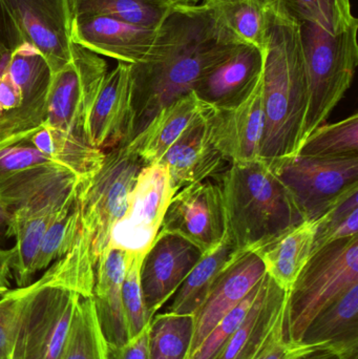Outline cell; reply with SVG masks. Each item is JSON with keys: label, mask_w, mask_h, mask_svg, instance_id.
<instances>
[{"label": "cell", "mask_w": 358, "mask_h": 359, "mask_svg": "<svg viewBox=\"0 0 358 359\" xmlns=\"http://www.w3.org/2000/svg\"><path fill=\"white\" fill-rule=\"evenodd\" d=\"M94 264L76 243L39 280L27 286L10 359H58L78 306L92 295Z\"/></svg>", "instance_id": "cell-3"}, {"label": "cell", "mask_w": 358, "mask_h": 359, "mask_svg": "<svg viewBox=\"0 0 358 359\" xmlns=\"http://www.w3.org/2000/svg\"><path fill=\"white\" fill-rule=\"evenodd\" d=\"M10 217L11 215L8 209L0 203V230H6Z\"/></svg>", "instance_id": "cell-47"}, {"label": "cell", "mask_w": 358, "mask_h": 359, "mask_svg": "<svg viewBox=\"0 0 358 359\" xmlns=\"http://www.w3.org/2000/svg\"><path fill=\"white\" fill-rule=\"evenodd\" d=\"M203 252L176 234L159 231L141 265L145 306L153 318L180 288Z\"/></svg>", "instance_id": "cell-13"}, {"label": "cell", "mask_w": 358, "mask_h": 359, "mask_svg": "<svg viewBox=\"0 0 358 359\" xmlns=\"http://www.w3.org/2000/svg\"><path fill=\"white\" fill-rule=\"evenodd\" d=\"M344 359H358V349L352 350V351L342 353Z\"/></svg>", "instance_id": "cell-49"}, {"label": "cell", "mask_w": 358, "mask_h": 359, "mask_svg": "<svg viewBox=\"0 0 358 359\" xmlns=\"http://www.w3.org/2000/svg\"><path fill=\"white\" fill-rule=\"evenodd\" d=\"M243 252L226 236L216 248L204 253L177 291L174 302L167 309L168 313L195 316L219 276Z\"/></svg>", "instance_id": "cell-29"}, {"label": "cell", "mask_w": 358, "mask_h": 359, "mask_svg": "<svg viewBox=\"0 0 358 359\" xmlns=\"http://www.w3.org/2000/svg\"><path fill=\"white\" fill-rule=\"evenodd\" d=\"M240 42L205 2L174 6L158 27L146 57L130 65V123L120 144L134 140L161 109L193 92Z\"/></svg>", "instance_id": "cell-1"}, {"label": "cell", "mask_w": 358, "mask_h": 359, "mask_svg": "<svg viewBox=\"0 0 358 359\" xmlns=\"http://www.w3.org/2000/svg\"><path fill=\"white\" fill-rule=\"evenodd\" d=\"M275 4L264 48V134L259 158L271 170L300 154L309 103L300 21Z\"/></svg>", "instance_id": "cell-2"}, {"label": "cell", "mask_w": 358, "mask_h": 359, "mask_svg": "<svg viewBox=\"0 0 358 359\" xmlns=\"http://www.w3.org/2000/svg\"><path fill=\"white\" fill-rule=\"evenodd\" d=\"M13 248H0V297L11 290L10 278L12 276Z\"/></svg>", "instance_id": "cell-45"}, {"label": "cell", "mask_w": 358, "mask_h": 359, "mask_svg": "<svg viewBox=\"0 0 358 359\" xmlns=\"http://www.w3.org/2000/svg\"><path fill=\"white\" fill-rule=\"evenodd\" d=\"M298 155L315 158L358 156L357 114L315 128L303 143Z\"/></svg>", "instance_id": "cell-35"}, {"label": "cell", "mask_w": 358, "mask_h": 359, "mask_svg": "<svg viewBox=\"0 0 358 359\" xmlns=\"http://www.w3.org/2000/svg\"><path fill=\"white\" fill-rule=\"evenodd\" d=\"M144 255H128L125 278L122 286V303L128 327V341L138 337L151 323L141 286V265Z\"/></svg>", "instance_id": "cell-38"}, {"label": "cell", "mask_w": 358, "mask_h": 359, "mask_svg": "<svg viewBox=\"0 0 358 359\" xmlns=\"http://www.w3.org/2000/svg\"><path fill=\"white\" fill-rule=\"evenodd\" d=\"M6 69L20 90L27 130L38 128L46 121L53 76L50 65L35 48L22 42L8 55Z\"/></svg>", "instance_id": "cell-25"}, {"label": "cell", "mask_w": 358, "mask_h": 359, "mask_svg": "<svg viewBox=\"0 0 358 359\" xmlns=\"http://www.w3.org/2000/svg\"><path fill=\"white\" fill-rule=\"evenodd\" d=\"M193 331V316L156 314L149 325V359H186Z\"/></svg>", "instance_id": "cell-33"}, {"label": "cell", "mask_w": 358, "mask_h": 359, "mask_svg": "<svg viewBox=\"0 0 358 359\" xmlns=\"http://www.w3.org/2000/svg\"><path fill=\"white\" fill-rule=\"evenodd\" d=\"M174 194L165 166H145L130 194L125 213L111 230L109 247L128 255H146L161 229Z\"/></svg>", "instance_id": "cell-10"}, {"label": "cell", "mask_w": 358, "mask_h": 359, "mask_svg": "<svg viewBox=\"0 0 358 359\" xmlns=\"http://www.w3.org/2000/svg\"><path fill=\"white\" fill-rule=\"evenodd\" d=\"M287 303V292L265 274L243 323L214 359H252L264 345L277 316Z\"/></svg>", "instance_id": "cell-21"}, {"label": "cell", "mask_w": 358, "mask_h": 359, "mask_svg": "<svg viewBox=\"0 0 358 359\" xmlns=\"http://www.w3.org/2000/svg\"><path fill=\"white\" fill-rule=\"evenodd\" d=\"M317 221H304L256 248L266 273L288 292L312 255Z\"/></svg>", "instance_id": "cell-26"}, {"label": "cell", "mask_w": 358, "mask_h": 359, "mask_svg": "<svg viewBox=\"0 0 358 359\" xmlns=\"http://www.w3.org/2000/svg\"><path fill=\"white\" fill-rule=\"evenodd\" d=\"M265 52L240 42L233 52L195 84L193 92L212 109H229L247 100L264 74Z\"/></svg>", "instance_id": "cell-14"}, {"label": "cell", "mask_w": 358, "mask_h": 359, "mask_svg": "<svg viewBox=\"0 0 358 359\" xmlns=\"http://www.w3.org/2000/svg\"><path fill=\"white\" fill-rule=\"evenodd\" d=\"M81 183L83 181L60 165L29 168L0 177V203L11 215L32 203L65 198Z\"/></svg>", "instance_id": "cell-24"}, {"label": "cell", "mask_w": 358, "mask_h": 359, "mask_svg": "<svg viewBox=\"0 0 358 359\" xmlns=\"http://www.w3.org/2000/svg\"><path fill=\"white\" fill-rule=\"evenodd\" d=\"M266 274L264 264L254 251H244L219 276L203 305L195 314V331L189 359L219 322L239 305Z\"/></svg>", "instance_id": "cell-16"}, {"label": "cell", "mask_w": 358, "mask_h": 359, "mask_svg": "<svg viewBox=\"0 0 358 359\" xmlns=\"http://www.w3.org/2000/svg\"><path fill=\"white\" fill-rule=\"evenodd\" d=\"M160 231L185 238L203 255L216 248L227 236L218 184L205 180L178 190L166 209Z\"/></svg>", "instance_id": "cell-12"}, {"label": "cell", "mask_w": 358, "mask_h": 359, "mask_svg": "<svg viewBox=\"0 0 358 359\" xmlns=\"http://www.w3.org/2000/svg\"><path fill=\"white\" fill-rule=\"evenodd\" d=\"M147 166L128 144H119L105 154L95 176L80 185L79 238L96 267L106 250L111 230L123 217L141 170Z\"/></svg>", "instance_id": "cell-6"}, {"label": "cell", "mask_w": 358, "mask_h": 359, "mask_svg": "<svg viewBox=\"0 0 358 359\" xmlns=\"http://www.w3.org/2000/svg\"><path fill=\"white\" fill-rule=\"evenodd\" d=\"M357 236L358 187H354L317 219L312 255L336 241Z\"/></svg>", "instance_id": "cell-37"}, {"label": "cell", "mask_w": 358, "mask_h": 359, "mask_svg": "<svg viewBox=\"0 0 358 359\" xmlns=\"http://www.w3.org/2000/svg\"><path fill=\"white\" fill-rule=\"evenodd\" d=\"M296 359H344V356L336 350L324 347L308 352Z\"/></svg>", "instance_id": "cell-46"}, {"label": "cell", "mask_w": 358, "mask_h": 359, "mask_svg": "<svg viewBox=\"0 0 358 359\" xmlns=\"http://www.w3.org/2000/svg\"><path fill=\"white\" fill-rule=\"evenodd\" d=\"M302 343L330 348L340 353L358 349V284L315 316Z\"/></svg>", "instance_id": "cell-27"}, {"label": "cell", "mask_w": 358, "mask_h": 359, "mask_svg": "<svg viewBox=\"0 0 358 359\" xmlns=\"http://www.w3.org/2000/svg\"><path fill=\"white\" fill-rule=\"evenodd\" d=\"M286 307L287 303L280 312L275 327L265 341L264 345L252 359H296L313 350L324 348L305 343H294L288 339L286 331Z\"/></svg>", "instance_id": "cell-41"}, {"label": "cell", "mask_w": 358, "mask_h": 359, "mask_svg": "<svg viewBox=\"0 0 358 359\" xmlns=\"http://www.w3.org/2000/svg\"><path fill=\"white\" fill-rule=\"evenodd\" d=\"M174 6H197L202 4L204 0H167Z\"/></svg>", "instance_id": "cell-48"}, {"label": "cell", "mask_w": 358, "mask_h": 359, "mask_svg": "<svg viewBox=\"0 0 358 359\" xmlns=\"http://www.w3.org/2000/svg\"><path fill=\"white\" fill-rule=\"evenodd\" d=\"M71 17L105 16L157 29L174 4L167 0H69Z\"/></svg>", "instance_id": "cell-31"}, {"label": "cell", "mask_w": 358, "mask_h": 359, "mask_svg": "<svg viewBox=\"0 0 358 359\" xmlns=\"http://www.w3.org/2000/svg\"><path fill=\"white\" fill-rule=\"evenodd\" d=\"M156 33L157 29L105 16L76 17L71 21L74 43L128 65L140 62L146 57Z\"/></svg>", "instance_id": "cell-17"}, {"label": "cell", "mask_w": 358, "mask_h": 359, "mask_svg": "<svg viewBox=\"0 0 358 359\" xmlns=\"http://www.w3.org/2000/svg\"><path fill=\"white\" fill-rule=\"evenodd\" d=\"M128 261V252L107 247L95 270L92 301L101 330L107 344L111 346H122L128 341L122 303V286Z\"/></svg>", "instance_id": "cell-20"}, {"label": "cell", "mask_w": 358, "mask_h": 359, "mask_svg": "<svg viewBox=\"0 0 358 359\" xmlns=\"http://www.w3.org/2000/svg\"><path fill=\"white\" fill-rule=\"evenodd\" d=\"M58 359H109L107 341L101 330L92 295L84 297L80 302Z\"/></svg>", "instance_id": "cell-34"}, {"label": "cell", "mask_w": 358, "mask_h": 359, "mask_svg": "<svg viewBox=\"0 0 358 359\" xmlns=\"http://www.w3.org/2000/svg\"><path fill=\"white\" fill-rule=\"evenodd\" d=\"M259 285L260 282L254 286V288L248 293L247 297L239 305L235 306L216 324L207 337L204 339L201 346L198 348L195 354L189 359H214L222 349L223 346L230 339L231 335L239 328L240 325L243 323L246 314L249 311L258 294Z\"/></svg>", "instance_id": "cell-40"}, {"label": "cell", "mask_w": 358, "mask_h": 359, "mask_svg": "<svg viewBox=\"0 0 358 359\" xmlns=\"http://www.w3.org/2000/svg\"><path fill=\"white\" fill-rule=\"evenodd\" d=\"M130 116V65L119 62L107 72L92 103L86 120V140L103 151L118 147L125 139Z\"/></svg>", "instance_id": "cell-18"}, {"label": "cell", "mask_w": 358, "mask_h": 359, "mask_svg": "<svg viewBox=\"0 0 358 359\" xmlns=\"http://www.w3.org/2000/svg\"><path fill=\"white\" fill-rule=\"evenodd\" d=\"M214 178L227 236L240 250L254 251L305 221L285 186L260 160L229 165Z\"/></svg>", "instance_id": "cell-4"}, {"label": "cell", "mask_w": 358, "mask_h": 359, "mask_svg": "<svg viewBox=\"0 0 358 359\" xmlns=\"http://www.w3.org/2000/svg\"><path fill=\"white\" fill-rule=\"evenodd\" d=\"M305 221H317L352 188L358 187V156H296L273 170Z\"/></svg>", "instance_id": "cell-8"}, {"label": "cell", "mask_w": 358, "mask_h": 359, "mask_svg": "<svg viewBox=\"0 0 358 359\" xmlns=\"http://www.w3.org/2000/svg\"><path fill=\"white\" fill-rule=\"evenodd\" d=\"M25 291L17 287L0 297V359H10Z\"/></svg>", "instance_id": "cell-42"}, {"label": "cell", "mask_w": 358, "mask_h": 359, "mask_svg": "<svg viewBox=\"0 0 358 359\" xmlns=\"http://www.w3.org/2000/svg\"><path fill=\"white\" fill-rule=\"evenodd\" d=\"M296 20L313 23L329 33L345 31L358 22L351 0H270Z\"/></svg>", "instance_id": "cell-36"}, {"label": "cell", "mask_w": 358, "mask_h": 359, "mask_svg": "<svg viewBox=\"0 0 358 359\" xmlns=\"http://www.w3.org/2000/svg\"><path fill=\"white\" fill-rule=\"evenodd\" d=\"M241 41L264 50L275 12L270 0H204Z\"/></svg>", "instance_id": "cell-30"}, {"label": "cell", "mask_w": 358, "mask_h": 359, "mask_svg": "<svg viewBox=\"0 0 358 359\" xmlns=\"http://www.w3.org/2000/svg\"><path fill=\"white\" fill-rule=\"evenodd\" d=\"M300 29L309 90L305 141L327 121L352 84L358 63V22L336 34L304 21Z\"/></svg>", "instance_id": "cell-5"}, {"label": "cell", "mask_w": 358, "mask_h": 359, "mask_svg": "<svg viewBox=\"0 0 358 359\" xmlns=\"http://www.w3.org/2000/svg\"><path fill=\"white\" fill-rule=\"evenodd\" d=\"M212 109L195 93H189L161 109L149 126L128 144L146 165L158 164L187 128Z\"/></svg>", "instance_id": "cell-23"}, {"label": "cell", "mask_w": 358, "mask_h": 359, "mask_svg": "<svg viewBox=\"0 0 358 359\" xmlns=\"http://www.w3.org/2000/svg\"><path fill=\"white\" fill-rule=\"evenodd\" d=\"M107 72L104 59L74 43L71 60L53 74L44 124L86 140V120Z\"/></svg>", "instance_id": "cell-9"}, {"label": "cell", "mask_w": 358, "mask_h": 359, "mask_svg": "<svg viewBox=\"0 0 358 359\" xmlns=\"http://www.w3.org/2000/svg\"><path fill=\"white\" fill-rule=\"evenodd\" d=\"M46 165L58 164L38 151L27 140L25 132L0 138V177Z\"/></svg>", "instance_id": "cell-39"}, {"label": "cell", "mask_w": 358, "mask_h": 359, "mask_svg": "<svg viewBox=\"0 0 358 359\" xmlns=\"http://www.w3.org/2000/svg\"><path fill=\"white\" fill-rule=\"evenodd\" d=\"M79 190V188H78ZM77 190V191H78ZM77 191L64 200L46 201L21 207L11 213L6 236L15 238L12 276L17 287L29 286L36 274L35 263L48 224L57 211Z\"/></svg>", "instance_id": "cell-22"}, {"label": "cell", "mask_w": 358, "mask_h": 359, "mask_svg": "<svg viewBox=\"0 0 358 359\" xmlns=\"http://www.w3.org/2000/svg\"><path fill=\"white\" fill-rule=\"evenodd\" d=\"M78 194L79 190L57 211L48 224L36 259V273L65 257L77 243L81 229Z\"/></svg>", "instance_id": "cell-32"}, {"label": "cell", "mask_w": 358, "mask_h": 359, "mask_svg": "<svg viewBox=\"0 0 358 359\" xmlns=\"http://www.w3.org/2000/svg\"><path fill=\"white\" fill-rule=\"evenodd\" d=\"M151 325V324H149ZM149 333L147 326L138 337L122 346L107 344L109 359H149Z\"/></svg>", "instance_id": "cell-43"}, {"label": "cell", "mask_w": 358, "mask_h": 359, "mask_svg": "<svg viewBox=\"0 0 358 359\" xmlns=\"http://www.w3.org/2000/svg\"><path fill=\"white\" fill-rule=\"evenodd\" d=\"M206 122L212 143L230 165L258 161L264 134L263 79L247 100L233 109H212Z\"/></svg>", "instance_id": "cell-15"}, {"label": "cell", "mask_w": 358, "mask_h": 359, "mask_svg": "<svg viewBox=\"0 0 358 359\" xmlns=\"http://www.w3.org/2000/svg\"><path fill=\"white\" fill-rule=\"evenodd\" d=\"M22 41L0 1V63Z\"/></svg>", "instance_id": "cell-44"}, {"label": "cell", "mask_w": 358, "mask_h": 359, "mask_svg": "<svg viewBox=\"0 0 358 359\" xmlns=\"http://www.w3.org/2000/svg\"><path fill=\"white\" fill-rule=\"evenodd\" d=\"M206 117L189 126L158 163L165 166L176 192L189 184L214 178L230 165L212 143Z\"/></svg>", "instance_id": "cell-19"}, {"label": "cell", "mask_w": 358, "mask_h": 359, "mask_svg": "<svg viewBox=\"0 0 358 359\" xmlns=\"http://www.w3.org/2000/svg\"><path fill=\"white\" fill-rule=\"evenodd\" d=\"M25 134L38 151L83 182L95 176L104 160V151L85 139L44 123Z\"/></svg>", "instance_id": "cell-28"}, {"label": "cell", "mask_w": 358, "mask_h": 359, "mask_svg": "<svg viewBox=\"0 0 358 359\" xmlns=\"http://www.w3.org/2000/svg\"><path fill=\"white\" fill-rule=\"evenodd\" d=\"M21 41L35 48L52 73L73 58L69 0H0Z\"/></svg>", "instance_id": "cell-11"}, {"label": "cell", "mask_w": 358, "mask_h": 359, "mask_svg": "<svg viewBox=\"0 0 358 359\" xmlns=\"http://www.w3.org/2000/svg\"><path fill=\"white\" fill-rule=\"evenodd\" d=\"M358 284V236L336 241L311 255L287 292L286 331L302 343L317 313Z\"/></svg>", "instance_id": "cell-7"}]
</instances>
